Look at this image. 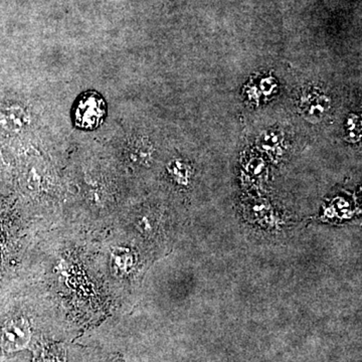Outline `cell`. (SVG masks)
I'll return each mask as SVG.
<instances>
[{
	"mask_svg": "<svg viewBox=\"0 0 362 362\" xmlns=\"http://www.w3.org/2000/svg\"><path fill=\"white\" fill-rule=\"evenodd\" d=\"M106 111V103L101 95L89 90L81 95L74 107V123L80 129H96L103 122Z\"/></svg>",
	"mask_w": 362,
	"mask_h": 362,
	"instance_id": "1",
	"label": "cell"
},
{
	"mask_svg": "<svg viewBox=\"0 0 362 362\" xmlns=\"http://www.w3.org/2000/svg\"><path fill=\"white\" fill-rule=\"evenodd\" d=\"M32 339L30 323L25 318L7 321L0 331V349L6 354L25 349Z\"/></svg>",
	"mask_w": 362,
	"mask_h": 362,
	"instance_id": "2",
	"label": "cell"
},
{
	"mask_svg": "<svg viewBox=\"0 0 362 362\" xmlns=\"http://www.w3.org/2000/svg\"><path fill=\"white\" fill-rule=\"evenodd\" d=\"M127 154L135 163H146L152 156L151 143L145 138H132L128 142Z\"/></svg>",
	"mask_w": 362,
	"mask_h": 362,
	"instance_id": "3",
	"label": "cell"
},
{
	"mask_svg": "<svg viewBox=\"0 0 362 362\" xmlns=\"http://www.w3.org/2000/svg\"><path fill=\"white\" fill-rule=\"evenodd\" d=\"M25 111L20 107H9L0 113V126L8 131H20L26 124Z\"/></svg>",
	"mask_w": 362,
	"mask_h": 362,
	"instance_id": "4",
	"label": "cell"
},
{
	"mask_svg": "<svg viewBox=\"0 0 362 362\" xmlns=\"http://www.w3.org/2000/svg\"><path fill=\"white\" fill-rule=\"evenodd\" d=\"M305 96L307 97L303 100V111L311 118H319L325 113V111H327L329 102L324 95L309 93Z\"/></svg>",
	"mask_w": 362,
	"mask_h": 362,
	"instance_id": "5",
	"label": "cell"
},
{
	"mask_svg": "<svg viewBox=\"0 0 362 362\" xmlns=\"http://www.w3.org/2000/svg\"><path fill=\"white\" fill-rule=\"evenodd\" d=\"M113 264L117 271L127 273L133 266V256L128 250L118 249L113 254Z\"/></svg>",
	"mask_w": 362,
	"mask_h": 362,
	"instance_id": "6",
	"label": "cell"
},
{
	"mask_svg": "<svg viewBox=\"0 0 362 362\" xmlns=\"http://www.w3.org/2000/svg\"><path fill=\"white\" fill-rule=\"evenodd\" d=\"M169 173L173 178L180 183H185L187 181L188 170L187 165L180 161H175L169 166Z\"/></svg>",
	"mask_w": 362,
	"mask_h": 362,
	"instance_id": "7",
	"label": "cell"
}]
</instances>
